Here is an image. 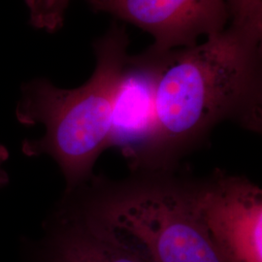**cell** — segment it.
Returning a JSON list of instances; mask_svg holds the SVG:
<instances>
[{"label":"cell","mask_w":262,"mask_h":262,"mask_svg":"<svg viewBox=\"0 0 262 262\" xmlns=\"http://www.w3.org/2000/svg\"><path fill=\"white\" fill-rule=\"evenodd\" d=\"M261 41L228 26L202 44L139 55L155 89L152 171L175 170L225 121L261 132Z\"/></svg>","instance_id":"obj_1"},{"label":"cell","mask_w":262,"mask_h":262,"mask_svg":"<svg viewBox=\"0 0 262 262\" xmlns=\"http://www.w3.org/2000/svg\"><path fill=\"white\" fill-rule=\"evenodd\" d=\"M194 179L174 170L94 175L66 191L59 206L150 262H224L193 205Z\"/></svg>","instance_id":"obj_2"},{"label":"cell","mask_w":262,"mask_h":262,"mask_svg":"<svg viewBox=\"0 0 262 262\" xmlns=\"http://www.w3.org/2000/svg\"><path fill=\"white\" fill-rule=\"evenodd\" d=\"M129 39L123 26L113 24L94 41L96 64L91 78L76 89H60L45 78L21 86L16 118L25 126L42 124L39 139L23 142L28 157L54 159L70 191L94 176V166L107 149L113 107L128 59Z\"/></svg>","instance_id":"obj_3"},{"label":"cell","mask_w":262,"mask_h":262,"mask_svg":"<svg viewBox=\"0 0 262 262\" xmlns=\"http://www.w3.org/2000/svg\"><path fill=\"white\" fill-rule=\"evenodd\" d=\"M193 205L224 262H262V190L215 170L193 182Z\"/></svg>","instance_id":"obj_4"},{"label":"cell","mask_w":262,"mask_h":262,"mask_svg":"<svg viewBox=\"0 0 262 262\" xmlns=\"http://www.w3.org/2000/svg\"><path fill=\"white\" fill-rule=\"evenodd\" d=\"M90 6L150 33L147 51L156 54L195 46L230 21L228 0H98Z\"/></svg>","instance_id":"obj_5"},{"label":"cell","mask_w":262,"mask_h":262,"mask_svg":"<svg viewBox=\"0 0 262 262\" xmlns=\"http://www.w3.org/2000/svg\"><path fill=\"white\" fill-rule=\"evenodd\" d=\"M156 138L152 76L139 55L129 56L115 97L107 149L119 148L132 172L150 171Z\"/></svg>","instance_id":"obj_6"},{"label":"cell","mask_w":262,"mask_h":262,"mask_svg":"<svg viewBox=\"0 0 262 262\" xmlns=\"http://www.w3.org/2000/svg\"><path fill=\"white\" fill-rule=\"evenodd\" d=\"M43 262H150L58 206L48 223Z\"/></svg>","instance_id":"obj_7"},{"label":"cell","mask_w":262,"mask_h":262,"mask_svg":"<svg viewBox=\"0 0 262 262\" xmlns=\"http://www.w3.org/2000/svg\"><path fill=\"white\" fill-rule=\"evenodd\" d=\"M33 28L55 33L63 27L71 0H25Z\"/></svg>","instance_id":"obj_8"},{"label":"cell","mask_w":262,"mask_h":262,"mask_svg":"<svg viewBox=\"0 0 262 262\" xmlns=\"http://www.w3.org/2000/svg\"><path fill=\"white\" fill-rule=\"evenodd\" d=\"M230 27L262 40V0H228Z\"/></svg>","instance_id":"obj_9"},{"label":"cell","mask_w":262,"mask_h":262,"mask_svg":"<svg viewBox=\"0 0 262 262\" xmlns=\"http://www.w3.org/2000/svg\"><path fill=\"white\" fill-rule=\"evenodd\" d=\"M6 158H7V155H6L5 150H4L3 148H1V147H0V164H1L5 159H6ZM2 172H3V171H0V186H1V184H2L3 182H5V181H6L5 179L2 177Z\"/></svg>","instance_id":"obj_10"},{"label":"cell","mask_w":262,"mask_h":262,"mask_svg":"<svg viewBox=\"0 0 262 262\" xmlns=\"http://www.w3.org/2000/svg\"><path fill=\"white\" fill-rule=\"evenodd\" d=\"M88 1V3L91 5L92 3H94V2H95V1H98V0H86Z\"/></svg>","instance_id":"obj_11"}]
</instances>
